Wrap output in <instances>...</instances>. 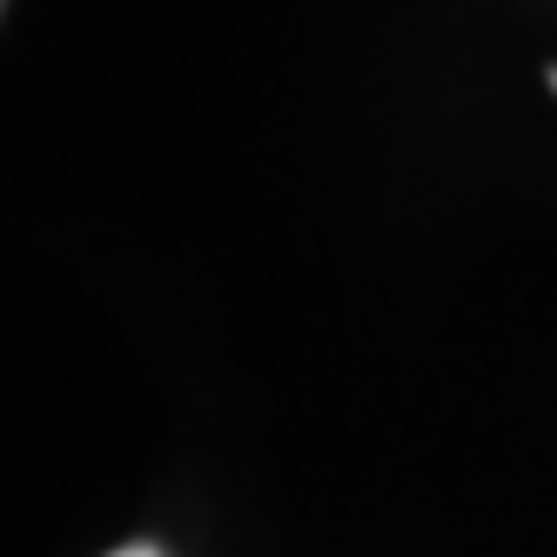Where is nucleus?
<instances>
[{"instance_id":"nucleus-2","label":"nucleus","mask_w":557,"mask_h":557,"mask_svg":"<svg viewBox=\"0 0 557 557\" xmlns=\"http://www.w3.org/2000/svg\"><path fill=\"white\" fill-rule=\"evenodd\" d=\"M544 82H550V95H557V67H550V74H544Z\"/></svg>"},{"instance_id":"nucleus-1","label":"nucleus","mask_w":557,"mask_h":557,"mask_svg":"<svg viewBox=\"0 0 557 557\" xmlns=\"http://www.w3.org/2000/svg\"><path fill=\"white\" fill-rule=\"evenodd\" d=\"M114 557H154V550H114Z\"/></svg>"}]
</instances>
